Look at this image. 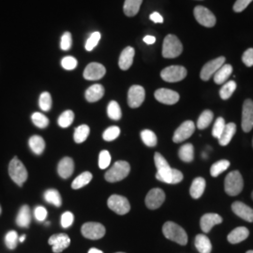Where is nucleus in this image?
Returning <instances> with one entry per match:
<instances>
[{
    "mask_svg": "<svg viewBox=\"0 0 253 253\" xmlns=\"http://www.w3.org/2000/svg\"><path fill=\"white\" fill-rule=\"evenodd\" d=\"M155 98L158 101L167 105L175 104L180 99L179 94L177 92L167 88H160L156 91Z\"/></svg>",
    "mask_w": 253,
    "mask_h": 253,
    "instance_id": "f3484780",
    "label": "nucleus"
},
{
    "mask_svg": "<svg viewBox=\"0 0 253 253\" xmlns=\"http://www.w3.org/2000/svg\"><path fill=\"white\" fill-rule=\"evenodd\" d=\"M72 45H73L72 34L70 32H65L61 38V43H60L61 49L64 51H68L71 49Z\"/></svg>",
    "mask_w": 253,
    "mask_h": 253,
    "instance_id": "3c124183",
    "label": "nucleus"
},
{
    "mask_svg": "<svg viewBox=\"0 0 253 253\" xmlns=\"http://www.w3.org/2000/svg\"><path fill=\"white\" fill-rule=\"evenodd\" d=\"M250 235V231L246 227H237L234 229L228 236L227 239L231 244H238L246 240Z\"/></svg>",
    "mask_w": 253,
    "mask_h": 253,
    "instance_id": "5701e85b",
    "label": "nucleus"
},
{
    "mask_svg": "<svg viewBox=\"0 0 253 253\" xmlns=\"http://www.w3.org/2000/svg\"><path fill=\"white\" fill-rule=\"evenodd\" d=\"M194 130H195V125L193 121L187 120L183 122L180 126L176 128V130L174 131L172 136V141L176 144L182 143L187 139H189L190 136L194 133Z\"/></svg>",
    "mask_w": 253,
    "mask_h": 253,
    "instance_id": "9b49d317",
    "label": "nucleus"
},
{
    "mask_svg": "<svg viewBox=\"0 0 253 253\" xmlns=\"http://www.w3.org/2000/svg\"><path fill=\"white\" fill-rule=\"evenodd\" d=\"M145 98V88L141 85H132L127 93V104L130 108H138L143 104Z\"/></svg>",
    "mask_w": 253,
    "mask_h": 253,
    "instance_id": "f8f14e48",
    "label": "nucleus"
},
{
    "mask_svg": "<svg viewBox=\"0 0 253 253\" xmlns=\"http://www.w3.org/2000/svg\"><path fill=\"white\" fill-rule=\"evenodd\" d=\"M18 234L15 231H9L5 236V244L9 250H14L18 244Z\"/></svg>",
    "mask_w": 253,
    "mask_h": 253,
    "instance_id": "c03bdc74",
    "label": "nucleus"
},
{
    "mask_svg": "<svg viewBox=\"0 0 253 253\" xmlns=\"http://www.w3.org/2000/svg\"><path fill=\"white\" fill-rule=\"evenodd\" d=\"M230 166V162L227 160H221L211 166L210 173L213 177H217L220 173L226 171Z\"/></svg>",
    "mask_w": 253,
    "mask_h": 253,
    "instance_id": "4c0bfd02",
    "label": "nucleus"
},
{
    "mask_svg": "<svg viewBox=\"0 0 253 253\" xmlns=\"http://www.w3.org/2000/svg\"><path fill=\"white\" fill-rule=\"evenodd\" d=\"M0 214H1V207H0Z\"/></svg>",
    "mask_w": 253,
    "mask_h": 253,
    "instance_id": "0e129e2a",
    "label": "nucleus"
},
{
    "mask_svg": "<svg viewBox=\"0 0 253 253\" xmlns=\"http://www.w3.org/2000/svg\"><path fill=\"white\" fill-rule=\"evenodd\" d=\"M28 145L32 152L36 155H42L45 148V142L43 138L39 135L31 136L28 141Z\"/></svg>",
    "mask_w": 253,
    "mask_h": 253,
    "instance_id": "c756f323",
    "label": "nucleus"
},
{
    "mask_svg": "<svg viewBox=\"0 0 253 253\" xmlns=\"http://www.w3.org/2000/svg\"><path fill=\"white\" fill-rule=\"evenodd\" d=\"M235 131H236V125H235V123L226 124L223 132L221 133V135L218 138L219 145H222V146H225V145H228L232 141L233 137L235 134Z\"/></svg>",
    "mask_w": 253,
    "mask_h": 253,
    "instance_id": "c85d7f7f",
    "label": "nucleus"
},
{
    "mask_svg": "<svg viewBox=\"0 0 253 253\" xmlns=\"http://www.w3.org/2000/svg\"><path fill=\"white\" fill-rule=\"evenodd\" d=\"M31 222V212L28 206H23L19 210L18 215L16 217L17 225L22 228H28Z\"/></svg>",
    "mask_w": 253,
    "mask_h": 253,
    "instance_id": "bb28decb",
    "label": "nucleus"
},
{
    "mask_svg": "<svg viewBox=\"0 0 253 253\" xmlns=\"http://www.w3.org/2000/svg\"><path fill=\"white\" fill-rule=\"evenodd\" d=\"M221 222H222V217H220L218 214L208 213V214H205L203 217H201L200 225H201L202 231L205 234H208L213 227L217 224H220Z\"/></svg>",
    "mask_w": 253,
    "mask_h": 253,
    "instance_id": "6ab92c4d",
    "label": "nucleus"
},
{
    "mask_svg": "<svg viewBox=\"0 0 253 253\" xmlns=\"http://www.w3.org/2000/svg\"><path fill=\"white\" fill-rule=\"evenodd\" d=\"M232 210L236 216L248 222H253V209L242 202H235L232 205Z\"/></svg>",
    "mask_w": 253,
    "mask_h": 253,
    "instance_id": "aec40b11",
    "label": "nucleus"
},
{
    "mask_svg": "<svg viewBox=\"0 0 253 253\" xmlns=\"http://www.w3.org/2000/svg\"><path fill=\"white\" fill-rule=\"evenodd\" d=\"M143 0H126L124 3V12L126 16L133 17L138 13Z\"/></svg>",
    "mask_w": 253,
    "mask_h": 253,
    "instance_id": "7c9ffc66",
    "label": "nucleus"
},
{
    "mask_svg": "<svg viewBox=\"0 0 253 253\" xmlns=\"http://www.w3.org/2000/svg\"><path fill=\"white\" fill-rule=\"evenodd\" d=\"M104 95V87L99 84H93L90 87L85 91V99L88 102H96L100 100Z\"/></svg>",
    "mask_w": 253,
    "mask_h": 253,
    "instance_id": "393cba45",
    "label": "nucleus"
},
{
    "mask_svg": "<svg viewBox=\"0 0 253 253\" xmlns=\"http://www.w3.org/2000/svg\"><path fill=\"white\" fill-rule=\"evenodd\" d=\"M34 215H35V217L38 221H44L47 217V210L45 208L39 206L34 210Z\"/></svg>",
    "mask_w": 253,
    "mask_h": 253,
    "instance_id": "5fc2aeb1",
    "label": "nucleus"
},
{
    "mask_svg": "<svg viewBox=\"0 0 253 253\" xmlns=\"http://www.w3.org/2000/svg\"><path fill=\"white\" fill-rule=\"evenodd\" d=\"M194 16L200 25L206 27H212L216 25V17L211 10L204 6H197L194 9Z\"/></svg>",
    "mask_w": 253,
    "mask_h": 253,
    "instance_id": "9d476101",
    "label": "nucleus"
},
{
    "mask_svg": "<svg viewBox=\"0 0 253 253\" xmlns=\"http://www.w3.org/2000/svg\"><path fill=\"white\" fill-rule=\"evenodd\" d=\"M129 172H130V166L128 163L124 161H119L109 169L108 172H106L105 179L111 183L123 180L128 175Z\"/></svg>",
    "mask_w": 253,
    "mask_h": 253,
    "instance_id": "20e7f679",
    "label": "nucleus"
},
{
    "mask_svg": "<svg viewBox=\"0 0 253 253\" xmlns=\"http://www.w3.org/2000/svg\"><path fill=\"white\" fill-rule=\"evenodd\" d=\"M244 188V180L238 171H233L227 174L224 180L225 192L230 196L238 195Z\"/></svg>",
    "mask_w": 253,
    "mask_h": 253,
    "instance_id": "7ed1b4c3",
    "label": "nucleus"
},
{
    "mask_svg": "<svg viewBox=\"0 0 253 253\" xmlns=\"http://www.w3.org/2000/svg\"><path fill=\"white\" fill-rule=\"evenodd\" d=\"M165 201V193L162 189L155 188L150 190L145 197V206L147 208L154 210L163 206Z\"/></svg>",
    "mask_w": 253,
    "mask_h": 253,
    "instance_id": "4468645a",
    "label": "nucleus"
},
{
    "mask_svg": "<svg viewBox=\"0 0 253 253\" xmlns=\"http://www.w3.org/2000/svg\"><path fill=\"white\" fill-rule=\"evenodd\" d=\"M225 126H226V124H225V121H224L223 118H217L216 122H215V124L213 126V129H212V135H213V137L218 139L220 135H221V133L223 132Z\"/></svg>",
    "mask_w": 253,
    "mask_h": 253,
    "instance_id": "49530a36",
    "label": "nucleus"
},
{
    "mask_svg": "<svg viewBox=\"0 0 253 253\" xmlns=\"http://www.w3.org/2000/svg\"></svg>",
    "mask_w": 253,
    "mask_h": 253,
    "instance_id": "69168bd1",
    "label": "nucleus"
},
{
    "mask_svg": "<svg viewBox=\"0 0 253 253\" xmlns=\"http://www.w3.org/2000/svg\"><path fill=\"white\" fill-rule=\"evenodd\" d=\"M111 163V155L107 150H102L99 156V167L100 169L108 168Z\"/></svg>",
    "mask_w": 253,
    "mask_h": 253,
    "instance_id": "09e8293b",
    "label": "nucleus"
},
{
    "mask_svg": "<svg viewBox=\"0 0 253 253\" xmlns=\"http://www.w3.org/2000/svg\"><path fill=\"white\" fill-rule=\"evenodd\" d=\"M252 197H253V193H252Z\"/></svg>",
    "mask_w": 253,
    "mask_h": 253,
    "instance_id": "e2e57ef3",
    "label": "nucleus"
},
{
    "mask_svg": "<svg viewBox=\"0 0 253 253\" xmlns=\"http://www.w3.org/2000/svg\"><path fill=\"white\" fill-rule=\"evenodd\" d=\"M183 45L178 38L174 35H167L163 41V55L165 58H174L180 55Z\"/></svg>",
    "mask_w": 253,
    "mask_h": 253,
    "instance_id": "39448f33",
    "label": "nucleus"
},
{
    "mask_svg": "<svg viewBox=\"0 0 253 253\" xmlns=\"http://www.w3.org/2000/svg\"><path fill=\"white\" fill-rule=\"evenodd\" d=\"M253 0H236L234 5V10L235 12H241L243 11L252 2Z\"/></svg>",
    "mask_w": 253,
    "mask_h": 253,
    "instance_id": "6e6d98bb",
    "label": "nucleus"
},
{
    "mask_svg": "<svg viewBox=\"0 0 253 253\" xmlns=\"http://www.w3.org/2000/svg\"><path fill=\"white\" fill-rule=\"evenodd\" d=\"M31 119L33 124L40 128H45L49 125V119L46 118L43 114L34 113L31 117Z\"/></svg>",
    "mask_w": 253,
    "mask_h": 253,
    "instance_id": "37998d69",
    "label": "nucleus"
},
{
    "mask_svg": "<svg viewBox=\"0 0 253 253\" xmlns=\"http://www.w3.org/2000/svg\"><path fill=\"white\" fill-rule=\"evenodd\" d=\"M225 62V57L224 56H219L211 61H209L206 64L200 73V77L203 81H208L214 74L217 73V70L224 65Z\"/></svg>",
    "mask_w": 253,
    "mask_h": 253,
    "instance_id": "ddd939ff",
    "label": "nucleus"
},
{
    "mask_svg": "<svg viewBox=\"0 0 253 253\" xmlns=\"http://www.w3.org/2000/svg\"><path fill=\"white\" fill-rule=\"evenodd\" d=\"M73 221H74V216L73 213L70 211L65 212L63 215L61 216V226L67 229L70 226L73 225Z\"/></svg>",
    "mask_w": 253,
    "mask_h": 253,
    "instance_id": "603ef678",
    "label": "nucleus"
},
{
    "mask_svg": "<svg viewBox=\"0 0 253 253\" xmlns=\"http://www.w3.org/2000/svg\"><path fill=\"white\" fill-rule=\"evenodd\" d=\"M88 253H103L100 250H98V249H96V248H92L90 249L89 251H88Z\"/></svg>",
    "mask_w": 253,
    "mask_h": 253,
    "instance_id": "bf43d9fd",
    "label": "nucleus"
},
{
    "mask_svg": "<svg viewBox=\"0 0 253 253\" xmlns=\"http://www.w3.org/2000/svg\"><path fill=\"white\" fill-rule=\"evenodd\" d=\"M100 32H94L91 34L90 37L88 38V40L85 42V49L90 52L96 46L98 45L99 42L100 40Z\"/></svg>",
    "mask_w": 253,
    "mask_h": 253,
    "instance_id": "de8ad7c7",
    "label": "nucleus"
},
{
    "mask_svg": "<svg viewBox=\"0 0 253 253\" xmlns=\"http://www.w3.org/2000/svg\"><path fill=\"white\" fill-rule=\"evenodd\" d=\"M106 73V70L103 65L93 62L90 63L84 72V77L89 81H97L101 79Z\"/></svg>",
    "mask_w": 253,
    "mask_h": 253,
    "instance_id": "a211bd4d",
    "label": "nucleus"
},
{
    "mask_svg": "<svg viewBox=\"0 0 253 253\" xmlns=\"http://www.w3.org/2000/svg\"><path fill=\"white\" fill-rule=\"evenodd\" d=\"M119 134H120V128L117 126H112L105 129V131L102 134V137L105 141L111 142V141L116 140Z\"/></svg>",
    "mask_w": 253,
    "mask_h": 253,
    "instance_id": "a18cd8bd",
    "label": "nucleus"
},
{
    "mask_svg": "<svg viewBox=\"0 0 253 253\" xmlns=\"http://www.w3.org/2000/svg\"><path fill=\"white\" fill-rule=\"evenodd\" d=\"M74 171V163H73V159L66 157L63 158L57 166V172L58 174L60 175V177H62L64 179L69 178Z\"/></svg>",
    "mask_w": 253,
    "mask_h": 253,
    "instance_id": "4be33fe9",
    "label": "nucleus"
},
{
    "mask_svg": "<svg viewBox=\"0 0 253 253\" xmlns=\"http://www.w3.org/2000/svg\"><path fill=\"white\" fill-rule=\"evenodd\" d=\"M242 61L247 67H253V48H250L246 50L242 56Z\"/></svg>",
    "mask_w": 253,
    "mask_h": 253,
    "instance_id": "864d4df0",
    "label": "nucleus"
},
{
    "mask_svg": "<svg viewBox=\"0 0 253 253\" xmlns=\"http://www.w3.org/2000/svg\"><path fill=\"white\" fill-rule=\"evenodd\" d=\"M81 232L85 238L98 240L105 235L106 230L105 227L99 222H86L82 226Z\"/></svg>",
    "mask_w": 253,
    "mask_h": 253,
    "instance_id": "0eeeda50",
    "label": "nucleus"
},
{
    "mask_svg": "<svg viewBox=\"0 0 253 253\" xmlns=\"http://www.w3.org/2000/svg\"><path fill=\"white\" fill-rule=\"evenodd\" d=\"M134 54H135V50L130 46H127L122 51L118 61L119 68L122 71H126L131 67V65L133 63Z\"/></svg>",
    "mask_w": 253,
    "mask_h": 253,
    "instance_id": "412c9836",
    "label": "nucleus"
},
{
    "mask_svg": "<svg viewBox=\"0 0 253 253\" xmlns=\"http://www.w3.org/2000/svg\"><path fill=\"white\" fill-rule=\"evenodd\" d=\"M163 233L167 239L173 241L177 244L181 246H186L188 244V235L186 231L178 224L172 221H167L164 223Z\"/></svg>",
    "mask_w": 253,
    "mask_h": 253,
    "instance_id": "f03ea898",
    "label": "nucleus"
},
{
    "mask_svg": "<svg viewBox=\"0 0 253 253\" xmlns=\"http://www.w3.org/2000/svg\"><path fill=\"white\" fill-rule=\"evenodd\" d=\"M194 244L200 253H211L212 252L211 241L206 235H196Z\"/></svg>",
    "mask_w": 253,
    "mask_h": 253,
    "instance_id": "cd10ccee",
    "label": "nucleus"
},
{
    "mask_svg": "<svg viewBox=\"0 0 253 253\" xmlns=\"http://www.w3.org/2000/svg\"><path fill=\"white\" fill-rule=\"evenodd\" d=\"M73 120H74V114H73V111L68 110L60 115L57 122H58L59 126L65 128V127L71 126L73 124Z\"/></svg>",
    "mask_w": 253,
    "mask_h": 253,
    "instance_id": "a19ab883",
    "label": "nucleus"
},
{
    "mask_svg": "<svg viewBox=\"0 0 253 253\" xmlns=\"http://www.w3.org/2000/svg\"><path fill=\"white\" fill-rule=\"evenodd\" d=\"M246 253H253V251H248Z\"/></svg>",
    "mask_w": 253,
    "mask_h": 253,
    "instance_id": "680f3d73",
    "label": "nucleus"
},
{
    "mask_svg": "<svg viewBox=\"0 0 253 253\" xmlns=\"http://www.w3.org/2000/svg\"><path fill=\"white\" fill-rule=\"evenodd\" d=\"M141 138H142V141L144 142V144L147 145V146H149V147L156 146L157 143H158L157 136L150 129H144L141 132Z\"/></svg>",
    "mask_w": 253,
    "mask_h": 253,
    "instance_id": "ea45409f",
    "label": "nucleus"
},
{
    "mask_svg": "<svg viewBox=\"0 0 253 253\" xmlns=\"http://www.w3.org/2000/svg\"><path fill=\"white\" fill-rule=\"evenodd\" d=\"M236 89V83L235 81L226 82L223 84L222 87L219 90V96L222 100H228L234 94Z\"/></svg>",
    "mask_w": 253,
    "mask_h": 253,
    "instance_id": "e433bc0d",
    "label": "nucleus"
},
{
    "mask_svg": "<svg viewBox=\"0 0 253 253\" xmlns=\"http://www.w3.org/2000/svg\"><path fill=\"white\" fill-rule=\"evenodd\" d=\"M48 244L53 246V253H62L71 244V238L66 234H56L48 239Z\"/></svg>",
    "mask_w": 253,
    "mask_h": 253,
    "instance_id": "dca6fc26",
    "label": "nucleus"
},
{
    "mask_svg": "<svg viewBox=\"0 0 253 253\" xmlns=\"http://www.w3.org/2000/svg\"><path fill=\"white\" fill-rule=\"evenodd\" d=\"M92 173L90 172H82L80 175H78L73 183H72V188L73 190H79L82 189L83 187L86 186L87 184L90 183L92 180Z\"/></svg>",
    "mask_w": 253,
    "mask_h": 253,
    "instance_id": "473e14b6",
    "label": "nucleus"
},
{
    "mask_svg": "<svg viewBox=\"0 0 253 253\" xmlns=\"http://www.w3.org/2000/svg\"><path fill=\"white\" fill-rule=\"evenodd\" d=\"M178 156L184 163H191L194 159V147L191 144L182 145L178 150Z\"/></svg>",
    "mask_w": 253,
    "mask_h": 253,
    "instance_id": "2f4dec72",
    "label": "nucleus"
},
{
    "mask_svg": "<svg viewBox=\"0 0 253 253\" xmlns=\"http://www.w3.org/2000/svg\"><path fill=\"white\" fill-rule=\"evenodd\" d=\"M90 128L87 125H81L77 126L74 131V141L76 144L84 143L89 135Z\"/></svg>",
    "mask_w": 253,
    "mask_h": 253,
    "instance_id": "f704fd0d",
    "label": "nucleus"
},
{
    "mask_svg": "<svg viewBox=\"0 0 253 253\" xmlns=\"http://www.w3.org/2000/svg\"><path fill=\"white\" fill-rule=\"evenodd\" d=\"M44 199L47 203L54 205L56 208H60L62 205V199L60 193L54 189H49L44 192Z\"/></svg>",
    "mask_w": 253,
    "mask_h": 253,
    "instance_id": "72a5a7b5",
    "label": "nucleus"
},
{
    "mask_svg": "<svg viewBox=\"0 0 253 253\" xmlns=\"http://www.w3.org/2000/svg\"><path fill=\"white\" fill-rule=\"evenodd\" d=\"M9 174L10 178L14 181L19 187H22L24 183L27 180L28 173L27 169L17 157L12 159L9 163Z\"/></svg>",
    "mask_w": 253,
    "mask_h": 253,
    "instance_id": "423d86ee",
    "label": "nucleus"
},
{
    "mask_svg": "<svg viewBox=\"0 0 253 253\" xmlns=\"http://www.w3.org/2000/svg\"><path fill=\"white\" fill-rule=\"evenodd\" d=\"M150 20L153 21L154 23H159V24L163 23V17L159 12H153L152 14H150Z\"/></svg>",
    "mask_w": 253,
    "mask_h": 253,
    "instance_id": "4d7b16f0",
    "label": "nucleus"
},
{
    "mask_svg": "<svg viewBox=\"0 0 253 253\" xmlns=\"http://www.w3.org/2000/svg\"></svg>",
    "mask_w": 253,
    "mask_h": 253,
    "instance_id": "338daca9",
    "label": "nucleus"
},
{
    "mask_svg": "<svg viewBox=\"0 0 253 253\" xmlns=\"http://www.w3.org/2000/svg\"><path fill=\"white\" fill-rule=\"evenodd\" d=\"M26 237H27V236H26V235H22V236H21V237H19V241H20V242H22V243H23V242H24V241H25V239H26Z\"/></svg>",
    "mask_w": 253,
    "mask_h": 253,
    "instance_id": "052dcab7",
    "label": "nucleus"
},
{
    "mask_svg": "<svg viewBox=\"0 0 253 253\" xmlns=\"http://www.w3.org/2000/svg\"><path fill=\"white\" fill-rule=\"evenodd\" d=\"M107 114H108L109 118L113 120H119L122 118V112L121 108L119 106L117 101L112 100L108 104V108H107Z\"/></svg>",
    "mask_w": 253,
    "mask_h": 253,
    "instance_id": "58836bf2",
    "label": "nucleus"
},
{
    "mask_svg": "<svg viewBox=\"0 0 253 253\" xmlns=\"http://www.w3.org/2000/svg\"><path fill=\"white\" fill-rule=\"evenodd\" d=\"M213 118H214V114L212 111L210 110H206L204 111L201 116L199 117V119L197 121V126L200 129H205L207 128L211 122L213 121Z\"/></svg>",
    "mask_w": 253,
    "mask_h": 253,
    "instance_id": "c9c22d12",
    "label": "nucleus"
},
{
    "mask_svg": "<svg viewBox=\"0 0 253 253\" xmlns=\"http://www.w3.org/2000/svg\"><path fill=\"white\" fill-rule=\"evenodd\" d=\"M207 183L205 178L203 177H197L194 180L192 181V184L190 186V196L193 199H199L204 194L205 190H206Z\"/></svg>",
    "mask_w": 253,
    "mask_h": 253,
    "instance_id": "b1692460",
    "label": "nucleus"
},
{
    "mask_svg": "<svg viewBox=\"0 0 253 253\" xmlns=\"http://www.w3.org/2000/svg\"><path fill=\"white\" fill-rule=\"evenodd\" d=\"M242 129L250 132L253 128V100H246L242 110Z\"/></svg>",
    "mask_w": 253,
    "mask_h": 253,
    "instance_id": "2eb2a0df",
    "label": "nucleus"
},
{
    "mask_svg": "<svg viewBox=\"0 0 253 253\" xmlns=\"http://www.w3.org/2000/svg\"><path fill=\"white\" fill-rule=\"evenodd\" d=\"M40 108L42 109L43 112H48L51 110L52 107V97L49 92H43L40 96V100H39Z\"/></svg>",
    "mask_w": 253,
    "mask_h": 253,
    "instance_id": "79ce46f5",
    "label": "nucleus"
},
{
    "mask_svg": "<svg viewBox=\"0 0 253 253\" xmlns=\"http://www.w3.org/2000/svg\"><path fill=\"white\" fill-rule=\"evenodd\" d=\"M154 161L157 167L156 178L158 180L167 184H178L183 180V173L179 170L171 168L162 154H155Z\"/></svg>",
    "mask_w": 253,
    "mask_h": 253,
    "instance_id": "f257e3e1",
    "label": "nucleus"
},
{
    "mask_svg": "<svg viewBox=\"0 0 253 253\" xmlns=\"http://www.w3.org/2000/svg\"><path fill=\"white\" fill-rule=\"evenodd\" d=\"M108 208L118 215H126L130 210V205L126 197L114 194L107 202Z\"/></svg>",
    "mask_w": 253,
    "mask_h": 253,
    "instance_id": "1a4fd4ad",
    "label": "nucleus"
},
{
    "mask_svg": "<svg viewBox=\"0 0 253 253\" xmlns=\"http://www.w3.org/2000/svg\"><path fill=\"white\" fill-rule=\"evenodd\" d=\"M232 73H233V67L229 64H224L217 70V73L214 74V82L217 84H223L229 79Z\"/></svg>",
    "mask_w": 253,
    "mask_h": 253,
    "instance_id": "a878e982",
    "label": "nucleus"
},
{
    "mask_svg": "<svg viewBox=\"0 0 253 253\" xmlns=\"http://www.w3.org/2000/svg\"><path fill=\"white\" fill-rule=\"evenodd\" d=\"M77 60L73 56H66L61 61V65L65 70L67 71H73L77 67Z\"/></svg>",
    "mask_w": 253,
    "mask_h": 253,
    "instance_id": "8fccbe9b",
    "label": "nucleus"
},
{
    "mask_svg": "<svg viewBox=\"0 0 253 253\" xmlns=\"http://www.w3.org/2000/svg\"><path fill=\"white\" fill-rule=\"evenodd\" d=\"M187 70L182 66H170L165 68L161 73V77L168 83L182 81L187 76Z\"/></svg>",
    "mask_w": 253,
    "mask_h": 253,
    "instance_id": "6e6552de",
    "label": "nucleus"
},
{
    "mask_svg": "<svg viewBox=\"0 0 253 253\" xmlns=\"http://www.w3.org/2000/svg\"><path fill=\"white\" fill-rule=\"evenodd\" d=\"M144 42H145L146 44H153L154 42H156V38L154 36L148 35V36H145L144 38Z\"/></svg>",
    "mask_w": 253,
    "mask_h": 253,
    "instance_id": "13d9d810",
    "label": "nucleus"
}]
</instances>
